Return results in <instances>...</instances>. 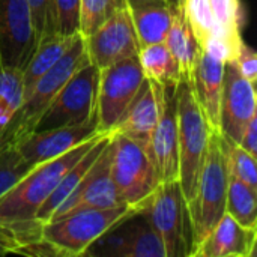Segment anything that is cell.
<instances>
[{
  "label": "cell",
  "mask_w": 257,
  "mask_h": 257,
  "mask_svg": "<svg viewBox=\"0 0 257 257\" xmlns=\"http://www.w3.org/2000/svg\"><path fill=\"white\" fill-rule=\"evenodd\" d=\"M224 78V62L202 51L190 81L194 98L212 131H220V104Z\"/></svg>",
  "instance_id": "ffe728a7"
},
{
  "label": "cell",
  "mask_w": 257,
  "mask_h": 257,
  "mask_svg": "<svg viewBox=\"0 0 257 257\" xmlns=\"http://www.w3.org/2000/svg\"><path fill=\"white\" fill-rule=\"evenodd\" d=\"M114 257H166L163 241L151 227L148 220L134 212L119 224L111 227L99 239H96L84 253V256Z\"/></svg>",
  "instance_id": "30bf717a"
},
{
  "label": "cell",
  "mask_w": 257,
  "mask_h": 257,
  "mask_svg": "<svg viewBox=\"0 0 257 257\" xmlns=\"http://www.w3.org/2000/svg\"><path fill=\"white\" fill-rule=\"evenodd\" d=\"M175 89L176 86H160V116L149 143V152L154 158L161 182L179 179Z\"/></svg>",
  "instance_id": "5bb4252c"
},
{
  "label": "cell",
  "mask_w": 257,
  "mask_h": 257,
  "mask_svg": "<svg viewBox=\"0 0 257 257\" xmlns=\"http://www.w3.org/2000/svg\"><path fill=\"white\" fill-rule=\"evenodd\" d=\"M256 241L257 229L245 227L224 214L193 257H253Z\"/></svg>",
  "instance_id": "d6986e66"
},
{
  "label": "cell",
  "mask_w": 257,
  "mask_h": 257,
  "mask_svg": "<svg viewBox=\"0 0 257 257\" xmlns=\"http://www.w3.org/2000/svg\"><path fill=\"white\" fill-rule=\"evenodd\" d=\"M110 137H111V134H102L93 143V146L65 173V176L60 179V182L57 184V187L51 193V196L38 209V212H36V221L38 223L44 224V223H47V221L51 220V217L54 215V212L60 208V205L81 184V181L86 176V173L90 170V167L93 166V163L96 161V158L99 157V154L104 151V148L110 142Z\"/></svg>",
  "instance_id": "7402d4cb"
},
{
  "label": "cell",
  "mask_w": 257,
  "mask_h": 257,
  "mask_svg": "<svg viewBox=\"0 0 257 257\" xmlns=\"http://www.w3.org/2000/svg\"><path fill=\"white\" fill-rule=\"evenodd\" d=\"M221 145H223V151L226 155L229 176L236 178L241 182H244V184H247V185L257 190L256 157L250 155L239 145L227 140L223 136H221Z\"/></svg>",
  "instance_id": "4316f807"
},
{
  "label": "cell",
  "mask_w": 257,
  "mask_h": 257,
  "mask_svg": "<svg viewBox=\"0 0 257 257\" xmlns=\"http://www.w3.org/2000/svg\"><path fill=\"white\" fill-rule=\"evenodd\" d=\"M160 116V86L148 78L122 114L111 134H122L149 149L151 137Z\"/></svg>",
  "instance_id": "e0dca14e"
},
{
  "label": "cell",
  "mask_w": 257,
  "mask_h": 257,
  "mask_svg": "<svg viewBox=\"0 0 257 257\" xmlns=\"http://www.w3.org/2000/svg\"><path fill=\"white\" fill-rule=\"evenodd\" d=\"M98 84L99 69L87 60L63 84L33 131L84 125L96 120Z\"/></svg>",
  "instance_id": "ba28073f"
},
{
  "label": "cell",
  "mask_w": 257,
  "mask_h": 257,
  "mask_svg": "<svg viewBox=\"0 0 257 257\" xmlns=\"http://www.w3.org/2000/svg\"><path fill=\"white\" fill-rule=\"evenodd\" d=\"M0 98L6 101V104L14 110L24 101V81L23 71L11 66H0Z\"/></svg>",
  "instance_id": "1f68e13d"
},
{
  "label": "cell",
  "mask_w": 257,
  "mask_h": 257,
  "mask_svg": "<svg viewBox=\"0 0 257 257\" xmlns=\"http://www.w3.org/2000/svg\"><path fill=\"white\" fill-rule=\"evenodd\" d=\"M36 47L27 0H0V66L23 71Z\"/></svg>",
  "instance_id": "7c38bea8"
},
{
  "label": "cell",
  "mask_w": 257,
  "mask_h": 257,
  "mask_svg": "<svg viewBox=\"0 0 257 257\" xmlns=\"http://www.w3.org/2000/svg\"><path fill=\"white\" fill-rule=\"evenodd\" d=\"M123 5L125 0H80V36L87 38Z\"/></svg>",
  "instance_id": "83f0119b"
},
{
  "label": "cell",
  "mask_w": 257,
  "mask_h": 257,
  "mask_svg": "<svg viewBox=\"0 0 257 257\" xmlns=\"http://www.w3.org/2000/svg\"><path fill=\"white\" fill-rule=\"evenodd\" d=\"M226 214L233 217L239 224L257 229V190L229 176Z\"/></svg>",
  "instance_id": "484cf974"
},
{
  "label": "cell",
  "mask_w": 257,
  "mask_h": 257,
  "mask_svg": "<svg viewBox=\"0 0 257 257\" xmlns=\"http://www.w3.org/2000/svg\"><path fill=\"white\" fill-rule=\"evenodd\" d=\"M134 212L126 205L83 209L44 223L41 235L56 245L63 257L84 256L96 239Z\"/></svg>",
  "instance_id": "52a82bcc"
},
{
  "label": "cell",
  "mask_w": 257,
  "mask_h": 257,
  "mask_svg": "<svg viewBox=\"0 0 257 257\" xmlns=\"http://www.w3.org/2000/svg\"><path fill=\"white\" fill-rule=\"evenodd\" d=\"M27 5L32 14L36 44L56 35L53 0H27Z\"/></svg>",
  "instance_id": "d6a6232c"
},
{
  "label": "cell",
  "mask_w": 257,
  "mask_h": 257,
  "mask_svg": "<svg viewBox=\"0 0 257 257\" xmlns=\"http://www.w3.org/2000/svg\"><path fill=\"white\" fill-rule=\"evenodd\" d=\"M143 81L145 75L139 56L123 59L99 69L96 102V123L99 133H113Z\"/></svg>",
  "instance_id": "9c48e42d"
},
{
  "label": "cell",
  "mask_w": 257,
  "mask_h": 257,
  "mask_svg": "<svg viewBox=\"0 0 257 257\" xmlns=\"http://www.w3.org/2000/svg\"><path fill=\"white\" fill-rule=\"evenodd\" d=\"M175 96L179 151L178 181L185 200L190 202L197 188L212 130L194 98L190 83L181 80L176 84Z\"/></svg>",
  "instance_id": "3957f363"
},
{
  "label": "cell",
  "mask_w": 257,
  "mask_h": 257,
  "mask_svg": "<svg viewBox=\"0 0 257 257\" xmlns=\"http://www.w3.org/2000/svg\"><path fill=\"white\" fill-rule=\"evenodd\" d=\"M229 170L221 133L212 131L196 193L188 203L194 251L226 214ZM194 254V253H193Z\"/></svg>",
  "instance_id": "277c9868"
},
{
  "label": "cell",
  "mask_w": 257,
  "mask_h": 257,
  "mask_svg": "<svg viewBox=\"0 0 257 257\" xmlns=\"http://www.w3.org/2000/svg\"><path fill=\"white\" fill-rule=\"evenodd\" d=\"M99 134L96 120L75 126H60L44 131H33L24 137L15 148L21 157L30 164L38 166L41 163L54 160L78 145L90 140Z\"/></svg>",
  "instance_id": "2e32d148"
},
{
  "label": "cell",
  "mask_w": 257,
  "mask_h": 257,
  "mask_svg": "<svg viewBox=\"0 0 257 257\" xmlns=\"http://www.w3.org/2000/svg\"><path fill=\"white\" fill-rule=\"evenodd\" d=\"M101 136L102 133L54 160L35 166L0 199V224L17 233L20 245L42 236V224L36 221L38 209L51 196L65 173Z\"/></svg>",
  "instance_id": "6da1fadb"
},
{
  "label": "cell",
  "mask_w": 257,
  "mask_h": 257,
  "mask_svg": "<svg viewBox=\"0 0 257 257\" xmlns=\"http://www.w3.org/2000/svg\"><path fill=\"white\" fill-rule=\"evenodd\" d=\"M54 30L60 36H75L80 26V0H53Z\"/></svg>",
  "instance_id": "4dcf8cb0"
},
{
  "label": "cell",
  "mask_w": 257,
  "mask_h": 257,
  "mask_svg": "<svg viewBox=\"0 0 257 257\" xmlns=\"http://www.w3.org/2000/svg\"><path fill=\"white\" fill-rule=\"evenodd\" d=\"M173 8H181L184 5V0H169Z\"/></svg>",
  "instance_id": "f35d334b"
},
{
  "label": "cell",
  "mask_w": 257,
  "mask_h": 257,
  "mask_svg": "<svg viewBox=\"0 0 257 257\" xmlns=\"http://www.w3.org/2000/svg\"><path fill=\"white\" fill-rule=\"evenodd\" d=\"M83 39L89 62L98 69H104L123 59L139 56L142 48L125 5L93 33Z\"/></svg>",
  "instance_id": "8fae6325"
},
{
  "label": "cell",
  "mask_w": 257,
  "mask_h": 257,
  "mask_svg": "<svg viewBox=\"0 0 257 257\" xmlns=\"http://www.w3.org/2000/svg\"><path fill=\"white\" fill-rule=\"evenodd\" d=\"M18 245H20V239L17 233L11 227L0 224V256L12 254V251Z\"/></svg>",
  "instance_id": "8d00e7d4"
},
{
  "label": "cell",
  "mask_w": 257,
  "mask_h": 257,
  "mask_svg": "<svg viewBox=\"0 0 257 257\" xmlns=\"http://www.w3.org/2000/svg\"><path fill=\"white\" fill-rule=\"evenodd\" d=\"M235 63L244 78L250 83L256 84L257 78V54L256 51L245 42H242L238 56L235 57Z\"/></svg>",
  "instance_id": "e575fe53"
},
{
  "label": "cell",
  "mask_w": 257,
  "mask_h": 257,
  "mask_svg": "<svg viewBox=\"0 0 257 257\" xmlns=\"http://www.w3.org/2000/svg\"><path fill=\"white\" fill-rule=\"evenodd\" d=\"M139 62L145 78L160 86H176L182 80L179 65L164 42L142 47Z\"/></svg>",
  "instance_id": "d4e9b609"
},
{
  "label": "cell",
  "mask_w": 257,
  "mask_h": 257,
  "mask_svg": "<svg viewBox=\"0 0 257 257\" xmlns=\"http://www.w3.org/2000/svg\"><path fill=\"white\" fill-rule=\"evenodd\" d=\"M117 205H123V203H120L119 200L110 172V142H108L104 151L93 163V166L90 167V170L83 178L81 184L60 205V208L51 217V220L83 209H96V208L102 209V208H113Z\"/></svg>",
  "instance_id": "9a60e30c"
},
{
  "label": "cell",
  "mask_w": 257,
  "mask_h": 257,
  "mask_svg": "<svg viewBox=\"0 0 257 257\" xmlns=\"http://www.w3.org/2000/svg\"><path fill=\"white\" fill-rule=\"evenodd\" d=\"M257 114L256 84L244 78L235 60L224 62V78L220 104V133L233 143H239L248 120Z\"/></svg>",
  "instance_id": "4fadbf2b"
},
{
  "label": "cell",
  "mask_w": 257,
  "mask_h": 257,
  "mask_svg": "<svg viewBox=\"0 0 257 257\" xmlns=\"http://www.w3.org/2000/svg\"><path fill=\"white\" fill-rule=\"evenodd\" d=\"M32 169L15 146L0 148V199Z\"/></svg>",
  "instance_id": "f546056e"
},
{
  "label": "cell",
  "mask_w": 257,
  "mask_h": 257,
  "mask_svg": "<svg viewBox=\"0 0 257 257\" xmlns=\"http://www.w3.org/2000/svg\"><path fill=\"white\" fill-rule=\"evenodd\" d=\"M110 172L120 203L136 212L161 184L149 149L116 133L110 139Z\"/></svg>",
  "instance_id": "8992f818"
},
{
  "label": "cell",
  "mask_w": 257,
  "mask_h": 257,
  "mask_svg": "<svg viewBox=\"0 0 257 257\" xmlns=\"http://www.w3.org/2000/svg\"><path fill=\"white\" fill-rule=\"evenodd\" d=\"M77 36L78 35H75V36L53 35L38 44L33 56L30 57L29 63L23 69L24 96L32 89V86L65 56V53L71 48V45L74 44Z\"/></svg>",
  "instance_id": "cb8c5ba5"
},
{
  "label": "cell",
  "mask_w": 257,
  "mask_h": 257,
  "mask_svg": "<svg viewBox=\"0 0 257 257\" xmlns=\"http://www.w3.org/2000/svg\"><path fill=\"white\" fill-rule=\"evenodd\" d=\"M89 60L83 36H77L65 56L45 72L27 92L23 104L12 114L8 125L0 131V148L17 146L24 137L33 133L39 117L53 102L69 77Z\"/></svg>",
  "instance_id": "7a4b0ae2"
},
{
  "label": "cell",
  "mask_w": 257,
  "mask_h": 257,
  "mask_svg": "<svg viewBox=\"0 0 257 257\" xmlns=\"http://www.w3.org/2000/svg\"><path fill=\"white\" fill-rule=\"evenodd\" d=\"M163 42L166 44L169 51L173 54V57L176 59L179 69H181L182 80L190 83L203 48L197 42V39L184 15L182 6L173 8L172 23H170V27H169L167 35Z\"/></svg>",
  "instance_id": "603a6c76"
},
{
  "label": "cell",
  "mask_w": 257,
  "mask_h": 257,
  "mask_svg": "<svg viewBox=\"0 0 257 257\" xmlns=\"http://www.w3.org/2000/svg\"><path fill=\"white\" fill-rule=\"evenodd\" d=\"M137 212L163 241L166 257H193L191 220L179 181L161 182Z\"/></svg>",
  "instance_id": "5b68a950"
},
{
  "label": "cell",
  "mask_w": 257,
  "mask_h": 257,
  "mask_svg": "<svg viewBox=\"0 0 257 257\" xmlns=\"http://www.w3.org/2000/svg\"><path fill=\"white\" fill-rule=\"evenodd\" d=\"M12 114H14V110L6 104V101L3 98H0V131L8 125Z\"/></svg>",
  "instance_id": "74e56055"
},
{
  "label": "cell",
  "mask_w": 257,
  "mask_h": 257,
  "mask_svg": "<svg viewBox=\"0 0 257 257\" xmlns=\"http://www.w3.org/2000/svg\"><path fill=\"white\" fill-rule=\"evenodd\" d=\"M140 47L163 42L172 23L169 0H125Z\"/></svg>",
  "instance_id": "44dd1931"
},
{
  "label": "cell",
  "mask_w": 257,
  "mask_h": 257,
  "mask_svg": "<svg viewBox=\"0 0 257 257\" xmlns=\"http://www.w3.org/2000/svg\"><path fill=\"white\" fill-rule=\"evenodd\" d=\"M238 145L244 151H247L250 155H253V157L257 158V114L253 116L248 120V123L245 125Z\"/></svg>",
  "instance_id": "d590c367"
},
{
  "label": "cell",
  "mask_w": 257,
  "mask_h": 257,
  "mask_svg": "<svg viewBox=\"0 0 257 257\" xmlns=\"http://www.w3.org/2000/svg\"><path fill=\"white\" fill-rule=\"evenodd\" d=\"M214 14V30L209 35L203 51L227 62L235 60L244 42L242 27V3L241 0H211Z\"/></svg>",
  "instance_id": "ac0fdd59"
},
{
  "label": "cell",
  "mask_w": 257,
  "mask_h": 257,
  "mask_svg": "<svg viewBox=\"0 0 257 257\" xmlns=\"http://www.w3.org/2000/svg\"><path fill=\"white\" fill-rule=\"evenodd\" d=\"M12 254H21L29 257H63L60 250L53 245L50 241H47L44 236H39L36 239H32L29 242H24L18 245Z\"/></svg>",
  "instance_id": "836d02e7"
},
{
  "label": "cell",
  "mask_w": 257,
  "mask_h": 257,
  "mask_svg": "<svg viewBox=\"0 0 257 257\" xmlns=\"http://www.w3.org/2000/svg\"><path fill=\"white\" fill-rule=\"evenodd\" d=\"M182 9L197 42L203 48L214 30V14L211 0H184Z\"/></svg>",
  "instance_id": "f1b7e54d"
}]
</instances>
